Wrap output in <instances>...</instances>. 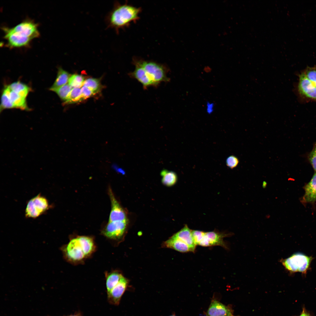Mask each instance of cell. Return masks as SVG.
<instances>
[{"instance_id":"cell-1","label":"cell","mask_w":316,"mask_h":316,"mask_svg":"<svg viewBox=\"0 0 316 316\" xmlns=\"http://www.w3.org/2000/svg\"><path fill=\"white\" fill-rule=\"evenodd\" d=\"M2 30L6 46L11 49L28 47L33 39L40 36L37 24L29 19L12 28L4 27Z\"/></svg>"},{"instance_id":"cell-2","label":"cell","mask_w":316,"mask_h":316,"mask_svg":"<svg viewBox=\"0 0 316 316\" xmlns=\"http://www.w3.org/2000/svg\"><path fill=\"white\" fill-rule=\"evenodd\" d=\"M96 249V245L91 237L79 236L70 239L61 248L63 256L68 262L76 265L81 263L90 257Z\"/></svg>"},{"instance_id":"cell-3","label":"cell","mask_w":316,"mask_h":316,"mask_svg":"<svg viewBox=\"0 0 316 316\" xmlns=\"http://www.w3.org/2000/svg\"><path fill=\"white\" fill-rule=\"evenodd\" d=\"M141 9L126 3H116L108 14L107 20L108 26L116 31L128 27L139 18Z\"/></svg>"},{"instance_id":"cell-4","label":"cell","mask_w":316,"mask_h":316,"mask_svg":"<svg viewBox=\"0 0 316 316\" xmlns=\"http://www.w3.org/2000/svg\"><path fill=\"white\" fill-rule=\"evenodd\" d=\"M313 258L300 253H295L285 259H282L281 262L288 272L291 273L299 272L306 274L309 270Z\"/></svg>"},{"instance_id":"cell-5","label":"cell","mask_w":316,"mask_h":316,"mask_svg":"<svg viewBox=\"0 0 316 316\" xmlns=\"http://www.w3.org/2000/svg\"><path fill=\"white\" fill-rule=\"evenodd\" d=\"M133 61L140 65L151 79L158 85L162 82H169L170 79L167 76L168 69L165 66L153 61L134 58Z\"/></svg>"},{"instance_id":"cell-6","label":"cell","mask_w":316,"mask_h":316,"mask_svg":"<svg viewBox=\"0 0 316 316\" xmlns=\"http://www.w3.org/2000/svg\"><path fill=\"white\" fill-rule=\"evenodd\" d=\"M50 207L47 199L40 193L28 201L25 215L26 218L35 219L45 213Z\"/></svg>"},{"instance_id":"cell-7","label":"cell","mask_w":316,"mask_h":316,"mask_svg":"<svg viewBox=\"0 0 316 316\" xmlns=\"http://www.w3.org/2000/svg\"><path fill=\"white\" fill-rule=\"evenodd\" d=\"M127 221H108L102 233L108 239L117 241L122 238L126 229Z\"/></svg>"},{"instance_id":"cell-8","label":"cell","mask_w":316,"mask_h":316,"mask_svg":"<svg viewBox=\"0 0 316 316\" xmlns=\"http://www.w3.org/2000/svg\"><path fill=\"white\" fill-rule=\"evenodd\" d=\"M298 90L302 97L316 102V87L307 78L303 72L298 75Z\"/></svg>"},{"instance_id":"cell-9","label":"cell","mask_w":316,"mask_h":316,"mask_svg":"<svg viewBox=\"0 0 316 316\" xmlns=\"http://www.w3.org/2000/svg\"><path fill=\"white\" fill-rule=\"evenodd\" d=\"M108 192L111 205L108 221H127L125 211L117 200L110 188Z\"/></svg>"},{"instance_id":"cell-10","label":"cell","mask_w":316,"mask_h":316,"mask_svg":"<svg viewBox=\"0 0 316 316\" xmlns=\"http://www.w3.org/2000/svg\"><path fill=\"white\" fill-rule=\"evenodd\" d=\"M133 61L135 69L133 72L129 73L131 77L137 80L145 89L149 87H157L158 85L151 79L140 65L133 60Z\"/></svg>"},{"instance_id":"cell-11","label":"cell","mask_w":316,"mask_h":316,"mask_svg":"<svg viewBox=\"0 0 316 316\" xmlns=\"http://www.w3.org/2000/svg\"><path fill=\"white\" fill-rule=\"evenodd\" d=\"M128 284V280L123 275L110 291L107 293L108 299L111 303L116 305L119 304Z\"/></svg>"},{"instance_id":"cell-12","label":"cell","mask_w":316,"mask_h":316,"mask_svg":"<svg viewBox=\"0 0 316 316\" xmlns=\"http://www.w3.org/2000/svg\"><path fill=\"white\" fill-rule=\"evenodd\" d=\"M304 188L305 193L301 202L304 204L314 203L316 201V172Z\"/></svg>"},{"instance_id":"cell-13","label":"cell","mask_w":316,"mask_h":316,"mask_svg":"<svg viewBox=\"0 0 316 316\" xmlns=\"http://www.w3.org/2000/svg\"><path fill=\"white\" fill-rule=\"evenodd\" d=\"M207 316H234L231 310L218 301L213 300L207 312Z\"/></svg>"},{"instance_id":"cell-14","label":"cell","mask_w":316,"mask_h":316,"mask_svg":"<svg viewBox=\"0 0 316 316\" xmlns=\"http://www.w3.org/2000/svg\"><path fill=\"white\" fill-rule=\"evenodd\" d=\"M163 246L181 253L194 252L185 242L173 236L164 243Z\"/></svg>"},{"instance_id":"cell-15","label":"cell","mask_w":316,"mask_h":316,"mask_svg":"<svg viewBox=\"0 0 316 316\" xmlns=\"http://www.w3.org/2000/svg\"><path fill=\"white\" fill-rule=\"evenodd\" d=\"M173 236L185 242L195 251L196 245L193 237L192 230L187 225H186Z\"/></svg>"},{"instance_id":"cell-16","label":"cell","mask_w":316,"mask_h":316,"mask_svg":"<svg viewBox=\"0 0 316 316\" xmlns=\"http://www.w3.org/2000/svg\"><path fill=\"white\" fill-rule=\"evenodd\" d=\"M209 246H220L225 248H227V245L223 240L224 237L228 234L221 233L215 231L205 232Z\"/></svg>"},{"instance_id":"cell-17","label":"cell","mask_w":316,"mask_h":316,"mask_svg":"<svg viewBox=\"0 0 316 316\" xmlns=\"http://www.w3.org/2000/svg\"><path fill=\"white\" fill-rule=\"evenodd\" d=\"M71 76L67 71L59 68L56 79L50 90H52L68 83Z\"/></svg>"},{"instance_id":"cell-18","label":"cell","mask_w":316,"mask_h":316,"mask_svg":"<svg viewBox=\"0 0 316 316\" xmlns=\"http://www.w3.org/2000/svg\"><path fill=\"white\" fill-rule=\"evenodd\" d=\"M160 174L162 176V183L166 186H172L174 185L177 181V175L173 171L164 169L161 171Z\"/></svg>"},{"instance_id":"cell-19","label":"cell","mask_w":316,"mask_h":316,"mask_svg":"<svg viewBox=\"0 0 316 316\" xmlns=\"http://www.w3.org/2000/svg\"><path fill=\"white\" fill-rule=\"evenodd\" d=\"M8 87L11 90L25 98L30 90V88L27 85L19 81L13 83Z\"/></svg>"},{"instance_id":"cell-20","label":"cell","mask_w":316,"mask_h":316,"mask_svg":"<svg viewBox=\"0 0 316 316\" xmlns=\"http://www.w3.org/2000/svg\"><path fill=\"white\" fill-rule=\"evenodd\" d=\"M9 88V87H8ZM9 95L10 99L15 108L22 109H28L25 99L10 89Z\"/></svg>"},{"instance_id":"cell-21","label":"cell","mask_w":316,"mask_h":316,"mask_svg":"<svg viewBox=\"0 0 316 316\" xmlns=\"http://www.w3.org/2000/svg\"><path fill=\"white\" fill-rule=\"evenodd\" d=\"M81 89L80 88H73L70 93L65 103L71 104L83 101Z\"/></svg>"},{"instance_id":"cell-22","label":"cell","mask_w":316,"mask_h":316,"mask_svg":"<svg viewBox=\"0 0 316 316\" xmlns=\"http://www.w3.org/2000/svg\"><path fill=\"white\" fill-rule=\"evenodd\" d=\"M83 86L88 88L92 91L95 94L99 92L101 88L100 80L98 79L89 78L86 80Z\"/></svg>"},{"instance_id":"cell-23","label":"cell","mask_w":316,"mask_h":316,"mask_svg":"<svg viewBox=\"0 0 316 316\" xmlns=\"http://www.w3.org/2000/svg\"><path fill=\"white\" fill-rule=\"evenodd\" d=\"M10 89L8 86L4 90L1 97V108L2 109L15 108L10 98Z\"/></svg>"},{"instance_id":"cell-24","label":"cell","mask_w":316,"mask_h":316,"mask_svg":"<svg viewBox=\"0 0 316 316\" xmlns=\"http://www.w3.org/2000/svg\"><path fill=\"white\" fill-rule=\"evenodd\" d=\"M85 80L82 75L74 74L70 76L68 83L72 88H80L83 86Z\"/></svg>"},{"instance_id":"cell-25","label":"cell","mask_w":316,"mask_h":316,"mask_svg":"<svg viewBox=\"0 0 316 316\" xmlns=\"http://www.w3.org/2000/svg\"><path fill=\"white\" fill-rule=\"evenodd\" d=\"M72 88L68 83H67L52 91L55 92L61 99L65 102L68 98Z\"/></svg>"},{"instance_id":"cell-26","label":"cell","mask_w":316,"mask_h":316,"mask_svg":"<svg viewBox=\"0 0 316 316\" xmlns=\"http://www.w3.org/2000/svg\"><path fill=\"white\" fill-rule=\"evenodd\" d=\"M303 72L307 78L316 87V67H308Z\"/></svg>"},{"instance_id":"cell-27","label":"cell","mask_w":316,"mask_h":316,"mask_svg":"<svg viewBox=\"0 0 316 316\" xmlns=\"http://www.w3.org/2000/svg\"><path fill=\"white\" fill-rule=\"evenodd\" d=\"M239 163L238 158L236 156L231 155L228 157L226 160L227 166L231 169H234L238 166Z\"/></svg>"},{"instance_id":"cell-28","label":"cell","mask_w":316,"mask_h":316,"mask_svg":"<svg viewBox=\"0 0 316 316\" xmlns=\"http://www.w3.org/2000/svg\"><path fill=\"white\" fill-rule=\"evenodd\" d=\"M309 160L313 169L316 172V142L308 156Z\"/></svg>"},{"instance_id":"cell-29","label":"cell","mask_w":316,"mask_h":316,"mask_svg":"<svg viewBox=\"0 0 316 316\" xmlns=\"http://www.w3.org/2000/svg\"><path fill=\"white\" fill-rule=\"evenodd\" d=\"M205 232L203 231L192 230V234L194 242L196 245H199V243L203 238Z\"/></svg>"},{"instance_id":"cell-30","label":"cell","mask_w":316,"mask_h":316,"mask_svg":"<svg viewBox=\"0 0 316 316\" xmlns=\"http://www.w3.org/2000/svg\"><path fill=\"white\" fill-rule=\"evenodd\" d=\"M81 89L83 100L90 97L95 94L92 91L84 86L82 87Z\"/></svg>"},{"instance_id":"cell-31","label":"cell","mask_w":316,"mask_h":316,"mask_svg":"<svg viewBox=\"0 0 316 316\" xmlns=\"http://www.w3.org/2000/svg\"><path fill=\"white\" fill-rule=\"evenodd\" d=\"M214 104L213 103H211L209 101L207 102V112L209 114H210L212 113L214 110Z\"/></svg>"},{"instance_id":"cell-32","label":"cell","mask_w":316,"mask_h":316,"mask_svg":"<svg viewBox=\"0 0 316 316\" xmlns=\"http://www.w3.org/2000/svg\"><path fill=\"white\" fill-rule=\"evenodd\" d=\"M305 308H303V311H302L301 314L299 316H305Z\"/></svg>"},{"instance_id":"cell-33","label":"cell","mask_w":316,"mask_h":316,"mask_svg":"<svg viewBox=\"0 0 316 316\" xmlns=\"http://www.w3.org/2000/svg\"><path fill=\"white\" fill-rule=\"evenodd\" d=\"M305 316H311L309 313L307 312L306 310L305 311Z\"/></svg>"},{"instance_id":"cell-34","label":"cell","mask_w":316,"mask_h":316,"mask_svg":"<svg viewBox=\"0 0 316 316\" xmlns=\"http://www.w3.org/2000/svg\"><path fill=\"white\" fill-rule=\"evenodd\" d=\"M79 316L78 315H71V316Z\"/></svg>"},{"instance_id":"cell-35","label":"cell","mask_w":316,"mask_h":316,"mask_svg":"<svg viewBox=\"0 0 316 316\" xmlns=\"http://www.w3.org/2000/svg\"><path fill=\"white\" fill-rule=\"evenodd\" d=\"M175 316L173 315H170V316Z\"/></svg>"}]
</instances>
